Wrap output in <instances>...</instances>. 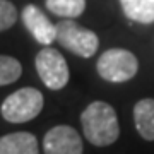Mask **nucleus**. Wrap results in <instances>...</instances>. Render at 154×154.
<instances>
[{
	"mask_svg": "<svg viewBox=\"0 0 154 154\" xmlns=\"http://www.w3.org/2000/svg\"><path fill=\"white\" fill-rule=\"evenodd\" d=\"M84 137L93 146H110L120 135V123L115 108L105 101H93L81 115Z\"/></svg>",
	"mask_w": 154,
	"mask_h": 154,
	"instance_id": "nucleus-1",
	"label": "nucleus"
},
{
	"mask_svg": "<svg viewBox=\"0 0 154 154\" xmlns=\"http://www.w3.org/2000/svg\"><path fill=\"white\" fill-rule=\"evenodd\" d=\"M45 105L43 94L34 88H22L4 99L0 113L11 123H26L41 113Z\"/></svg>",
	"mask_w": 154,
	"mask_h": 154,
	"instance_id": "nucleus-2",
	"label": "nucleus"
},
{
	"mask_svg": "<svg viewBox=\"0 0 154 154\" xmlns=\"http://www.w3.org/2000/svg\"><path fill=\"white\" fill-rule=\"evenodd\" d=\"M96 70L108 82H127L137 74L139 60L128 50L110 48L98 58Z\"/></svg>",
	"mask_w": 154,
	"mask_h": 154,
	"instance_id": "nucleus-3",
	"label": "nucleus"
},
{
	"mask_svg": "<svg viewBox=\"0 0 154 154\" xmlns=\"http://www.w3.org/2000/svg\"><path fill=\"white\" fill-rule=\"evenodd\" d=\"M57 41L74 55L89 58L99 46L98 34L74 21H60L57 24Z\"/></svg>",
	"mask_w": 154,
	"mask_h": 154,
	"instance_id": "nucleus-4",
	"label": "nucleus"
},
{
	"mask_svg": "<svg viewBox=\"0 0 154 154\" xmlns=\"http://www.w3.org/2000/svg\"><path fill=\"white\" fill-rule=\"evenodd\" d=\"M34 63H36V72H38L39 79L43 81V84L48 89L58 91V89L67 86L70 72H69V65H67L65 58L58 50L45 46L36 55Z\"/></svg>",
	"mask_w": 154,
	"mask_h": 154,
	"instance_id": "nucleus-5",
	"label": "nucleus"
},
{
	"mask_svg": "<svg viewBox=\"0 0 154 154\" xmlns=\"http://www.w3.org/2000/svg\"><path fill=\"white\" fill-rule=\"evenodd\" d=\"M43 151L45 154H82V139L75 128L57 125L45 135Z\"/></svg>",
	"mask_w": 154,
	"mask_h": 154,
	"instance_id": "nucleus-6",
	"label": "nucleus"
},
{
	"mask_svg": "<svg viewBox=\"0 0 154 154\" xmlns=\"http://www.w3.org/2000/svg\"><path fill=\"white\" fill-rule=\"evenodd\" d=\"M22 22L33 34V38L41 45H51L57 39V26L51 24L50 19L45 16L41 9L29 4L22 11Z\"/></svg>",
	"mask_w": 154,
	"mask_h": 154,
	"instance_id": "nucleus-7",
	"label": "nucleus"
},
{
	"mask_svg": "<svg viewBox=\"0 0 154 154\" xmlns=\"http://www.w3.org/2000/svg\"><path fill=\"white\" fill-rule=\"evenodd\" d=\"M0 154H39L38 139L29 132H14L0 137Z\"/></svg>",
	"mask_w": 154,
	"mask_h": 154,
	"instance_id": "nucleus-8",
	"label": "nucleus"
},
{
	"mask_svg": "<svg viewBox=\"0 0 154 154\" xmlns=\"http://www.w3.org/2000/svg\"><path fill=\"white\" fill-rule=\"evenodd\" d=\"M134 122L140 137L154 140V99L144 98L134 106Z\"/></svg>",
	"mask_w": 154,
	"mask_h": 154,
	"instance_id": "nucleus-9",
	"label": "nucleus"
},
{
	"mask_svg": "<svg viewBox=\"0 0 154 154\" xmlns=\"http://www.w3.org/2000/svg\"><path fill=\"white\" fill-rule=\"evenodd\" d=\"M120 5L130 21L139 24L154 22V0H120Z\"/></svg>",
	"mask_w": 154,
	"mask_h": 154,
	"instance_id": "nucleus-10",
	"label": "nucleus"
},
{
	"mask_svg": "<svg viewBox=\"0 0 154 154\" xmlns=\"http://www.w3.org/2000/svg\"><path fill=\"white\" fill-rule=\"evenodd\" d=\"M46 9L60 17H79L86 11V0H46Z\"/></svg>",
	"mask_w": 154,
	"mask_h": 154,
	"instance_id": "nucleus-11",
	"label": "nucleus"
},
{
	"mask_svg": "<svg viewBox=\"0 0 154 154\" xmlns=\"http://www.w3.org/2000/svg\"><path fill=\"white\" fill-rule=\"evenodd\" d=\"M22 74L21 62L9 55H0V86L16 82Z\"/></svg>",
	"mask_w": 154,
	"mask_h": 154,
	"instance_id": "nucleus-12",
	"label": "nucleus"
},
{
	"mask_svg": "<svg viewBox=\"0 0 154 154\" xmlns=\"http://www.w3.org/2000/svg\"><path fill=\"white\" fill-rule=\"evenodd\" d=\"M16 21H17L16 5L9 0H0V31L12 28Z\"/></svg>",
	"mask_w": 154,
	"mask_h": 154,
	"instance_id": "nucleus-13",
	"label": "nucleus"
}]
</instances>
